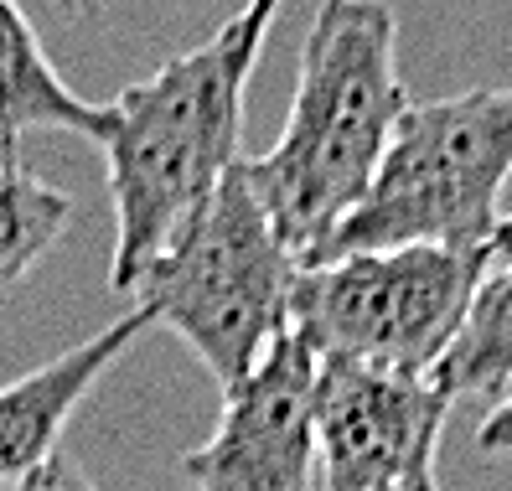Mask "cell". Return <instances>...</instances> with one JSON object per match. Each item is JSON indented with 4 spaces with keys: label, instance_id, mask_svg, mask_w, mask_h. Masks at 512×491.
Listing matches in <instances>:
<instances>
[{
    "label": "cell",
    "instance_id": "obj_1",
    "mask_svg": "<svg viewBox=\"0 0 512 491\" xmlns=\"http://www.w3.org/2000/svg\"><path fill=\"white\" fill-rule=\"evenodd\" d=\"M285 0H244L207 42L119 88L104 125V166L114 202L109 285L130 295L145 264L244 161V104L264 42Z\"/></svg>",
    "mask_w": 512,
    "mask_h": 491
},
{
    "label": "cell",
    "instance_id": "obj_2",
    "mask_svg": "<svg viewBox=\"0 0 512 491\" xmlns=\"http://www.w3.org/2000/svg\"><path fill=\"white\" fill-rule=\"evenodd\" d=\"M399 78V16L383 0H321L300 47L285 130L238 176L269 212L275 233L306 264L331 238L383 161L409 109Z\"/></svg>",
    "mask_w": 512,
    "mask_h": 491
},
{
    "label": "cell",
    "instance_id": "obj_3",
    "mask_svg": "<svg viewBox=\"0 0 512 491\" xmlns=\"http://www.w3.org/2000/svg\"><path fill=\"white\" fill-rule=\"evenodd\" d=\"M512 176V83L466 88L450 99L409 104L357 207L306 259L378 254L435 243L487 249L502 223V187Z\"/></svg>",
    "mask_w": 512,
    "mask_h": 491
},
{
    "label": "cell",
    "instance_id": "obj_4",
    "mask_svg": "<svg viewBox=\"0 0 512 491\" xmlns=\"http://www.w3.org/2000/svg\"><path fill=\"white\" fill-rule=\"evenodd\" d=\"M300 259L254 202L238 166L176 238L145 264L130 300L150 326L176 331L223 393L290 331V290Z\"/></svg>",
    "mask_w": 512,
    "mask_h": 491
},
{
    "label": "cell",
    "instance_id": "obj_5",
    "mask_svg": "<svg viewBox=\"0 0 512 491\" xmlns=\"http://www.w3.org/2000/svg\"><path fill=\"white\" fill-rule=\"evenodd\" d=\"M481 274L487 249L435 243L300 264L290 290V331L316 357L430 378L456 342Z\"/></svg>",
    "mask_w": 512,
    "mask_h": 491
},
{
    "label": "cell",
    "instance_id": "obj_6",
    "mask_svg": "<svg viewBox=\"0 0 512 491\" xmlns=\"http://www.w3.org/2000/svg\"><path fill=\"white\" fill-rule=\"evenodd\" d=\"M450 409L456 404L435 388V378L316 357L311 435L321 491L394 486L419 460L440 455Z\"/></svg>",
    "mask_w": 512,
    "mask_h": 491
},
{
    "label": "cell",
    "instance_id": "obj_7",
    "mask_svg": "<svg viewBox=\"0 0 512 491\" xmlns=\"http://www.w3.org/2000/svg\"><path fill=\"white\" fill-rule=\"evenodd\" d=\"M311 388L316 352L285 331L254 373L223 393L213 435L182 455L192 491H321Z\"/></svg>",
    "mask_w": 512,
    "mask_h": 491
},
{
    "label": "cell",
    "instance_id": "obj_8",
    "mask_svg": "<svg viewBox=\"0 0 512 491\" xmlns=\"http://www.w3.org/2000/svg\"><path fill=\"white\" fill-rule=\"evenodd\" d=\"M140 331H150V316L130 305L125 316L94 331L88 342L0 388V491L21 486L47 455L63 450V429L88 404V393L109 378V367L135 347Z\"/></svg>",
    "mask_w": 512,
    "mask_h": 491
},
{
    "label": "cell",
    "instance_id": "obj_9",
    "mask_svg": "<svg viewBox=\"0 0 512 491\" xmlns=\"http://www.w3.org/2000/svg\"><path fill=\"white\" fill-rule=\"evenodd\" d=\"M104 125L109 104H94L68 88L26 11L16 0H0V161H16L32 130H63L99 145Z\"/></svg>",
    "mask_w": 512,
    "mask_h": 491
},
{
    "label": "cell",
    "instance_id": "obj_10",
    "mask_svg": "<svg viewBox=\"0 0 512 491\" xmlns=\"http://www.w3.org/2000/svg\"><path fill=\"white\" fill-rule=\"evenodd\" d=\"M435 388L461 404V398H507L512 393V254L487 259V274L466 305V321L456 342L435 362Z\"/></svg>",
    "mask_w": 512,
    "mask_h": 491
},
{
    "label": "cell",
    "instance_id": "obj_11",
    "mask_svg": "<svg viewBox=\"0 0 512 491\" xmlns=\"http://www.w3.org/2000/svg\"><path fill=\"white\" fill-rule=\"evenodd\" d=\"M73 228V197L21 161H0V295H11L63 233Z\"/></svg>",
    "mask_w": 512,
    "mask_h": 491
},
{
    "label": "cell",
    "instance_id": "obj_12",
    "mask_svg": "<svg viewBox=\"0 0 512 491\" xmlns=\"http://www.w3.org/2000/svg\"><path fill=\"white\" fill-rule=\"evenodd\" d=\"M11 491H99V481L83 471V460H78V455L57 450V455H47L42 466L26 476L21 486H11Z\"/></svg>",
    "mask_w": 512,
    "mask_h": 491
},
{
    "label": "cell",
    "instance_id": "obj_13",
    "mask_svg": "<svg viewBox=\"0 0 512 491\" xmlns=\"http://www.w3.org/2000/svg\"><path fill=\"white\" fill-rule=\"evenodd\" d=\"M476 445L487 455H512V393L487 409V419H481V429H476Z\"/></svg>",
    "mask_w": 512,
    "mask_h": 491
},
{
    "label": "cell",
    "instance_id": "obj_14",
    "mask_svg": "<svg viewBox=\"0 0 512 491\" xmlns=\"http://www.w3.org/2000/svg\"><path fill=\"white\" fill-rule=\"evenodd\" d=\"M378 491H440V476H435V455L419 460L414 471H404L394 486H378Z\"/></svg>",
    "mask_w": 512,
    "mask_h": 491
},
{
    "label": "cell",
    "instance_id": "obj_15",
    "mask_svg": "<svg viewBox=\"0 0 512 491\" xmlns=\"http://www.w3.org/2000/svg\"><path fill=\"white\" fill-rule=\"evenodd\" d=\"M502 254H512V212L497 223V233H492V243H487V259H502Z\"/></svg>",
    "mask_w": 512,
    "mask_h": 491
},
{
    "label": "cell",
    "instance_id": "obj_16",
    "mask_svg": "<svg viewBox=\"0 0 512 491\" xmlns=\"http://www.w3.org/2000/svg\"><path fill=\"white\" fill-rule=\"evenodd\" d=\"M57 6H63V16L88 21V16H99V11H104V0H57Z\"/></svg>",
    "mask_w": 512,
    "mask_h": 491
}]
</instances>
